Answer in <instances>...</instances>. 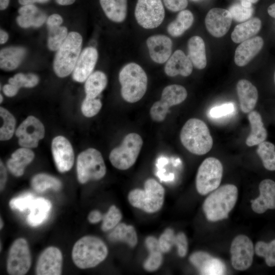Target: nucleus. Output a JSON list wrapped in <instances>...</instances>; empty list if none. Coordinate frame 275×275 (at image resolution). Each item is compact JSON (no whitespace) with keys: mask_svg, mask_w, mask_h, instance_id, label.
Here are the masks:
<instances>
[{"mask_svg":"<svg viewBox=\"0 0 275 275\" xmlns=\"http://www.w3.org/2000/svg\"><path fill=\"white\" fill-rule=\"evenodd\" d=\"M238 194L237 187L231 184H225L212 191L203 204L206 218L211 222L227 218L236 204Z\"/></svg>","mask_w":275,"mask_h":275,"instance_id":"f257e3e1","label":"nucleus"},{"mask_svg":"<svg viewBox=\"0 0 275 275\" xmlns=\"http://www.w3.org/2000/svg\"><path fill=\"white\" fill-rule=\"evenodd\" d=\"M108 249L104 241L94 236H85L74 244L72 258L75 265L79 268H93L106 258Z\"/></svg>","mask_w":275,"mask_h":275,"instance_id":"f03ea898","label":"nucleus"},{"mask_svg":"<svg viewBox=\"0 0 275 275\" xmlns=\"http://www.w3.org/2000/svg\"><path fill=\"white\" fill-rule=\"evenodd\" d=\"M180 139L183 146L190 153L202 155L212 148L213 140L206 123L197 118L188 120L182 127Z\"/></svg>","mask_w":275,"mask_h":275,"instance_id":"7ed1b4c3","label":"nucleus"},{"mask_svg":"<svg viewBox=\"0 0 275 275\" xmlns=\"http://www.w3.org/2000/svg\"><path fill=\"white\" fill-rule=\"evenodd\" d=\"M121 94L124 100L134 103L141 100L145 95L148 84V78L144 69L134 63L127 64L119 73Z\"/></svg>","mask_w":275,"mask_h":275,"instance_id":"20e7f679","label":"nucleus"},{"mask_svg":"<svg viewBox=\"0 0 275 275\" xmlns=\"http://www.w3.org/2000/svg\"><path fill=\"white\" fill-rule=\"evenodd\" d=\"M164 194L163 186L154 179L149 178L145 182L144 189L131 190L128 194V200L133 207L153 213L162 207Z\"/></svg>","mask_w":275,"mask_h":275,"instance_id":"39448f33","label":"nucleus"},{"mask_svg":"<svg viewBox=\"0 0 275 275\" xmlns=\"http://www.w3.org/2000/svg\"><path fill=\"white\" fill-rule=\"evenodd\" d=\"M82 38L75 32H71L57 50L53 61V69L59 77H65L73 72L79 56Z\"/></svg>","mask_w":275,"mask_h":275,"instance_id":"423d86ee","label":"nucleus"},{"mask_svg":"<svg viewBox=\"0 0 275 275\" xmlns=\"http://www.w3.org/2000/svg\"><path fill=\"white\" fill-rule=\"evenodd\" d=\"M143 144L142 138L139 134L132 132L127 134L121 145L110 152L109 159L112 164L120 170L129 169L136 162Z\"/></svg>","mask_w":275,"mask_h":275,"instance_id":"0eeeda50","label":"nucleus"},{"mask_svg":"<svg viewBox=\"0 0 275 275\" xmlns=\"http://www.w3.org/2000/svg\"><path fill=\"white\" fill-rule=\"evenodd\" d=\"M76 170L78 180L82 184L90 180H100L106 172L101 153L94 148L88 149L78 155Z\"/></svg>","mask_w":275,"mask_h":275,"instance_id":"6e6552de","label":"nucleus"},{"mask_svg":"<svg viewBox=\"0 0 275 275\" xmlns=\"http://www.w3.org/2000/svg\"><path fill=\"white\" fill-rule=\"evenodd\" d=\"M223 173L221 162L213 157L206 158L199 166L196 178L198 193L206 195L218 188Z\"/></svg>","mask_w":275,"mask_h":275,"instance_id":"1a4fd4ad","label":"nucleus"},{"mask_svg":"<svg viewBox=\"0 0 275 275\" xmlns=\"http://www.w3.org/2000/svg\"><path fill=\"white\" fill-rule=\"evenodd\" d=\"M187 96L186 90L181 85L174 84L167 86L162 92L161 99L154 102L151 107V118L156 122L163 121L169 108L182 103Z\"/></svg>","mask_w":275,"mask_h":275,"instance_id":"9d476101","label":"nucleus"},{"mask_svg":"<svg viewBox=\"0 0 275 275\" xmlns=\"http://www.w3.org/2000/svg\"><path fill=\"white\" fill-rule=\"evenodd\" d=\"M134 15L139 24L147 29L158 27L165 15L161 0H138Z\"/></svg>","mask_w":275,"mask_h":275,"instance_id":"9b49d317","label":"nucleus"},{"mask_svg":"<svg viewBox=\"0 0 275 275\" xmlns=\"http://www.w3.org/2000/svg\"><path fill=\"white\" fill-rule=\"evenodd\" d=\"M32 259L29 244L26 239L15 240L9 250L7 261V270L9 274L23 275L31 266Z\"/></svg>","mask_w":275,"mask_h":275,"instance_id":"f8f14e48","label":"nucleus"},{"mask_svg":"<svg viewBox=\"0 0 275 275\" xmlns=\"http://www.w3.org/2000/svg\"><path fill=\"white\" fill-rule=\"evenodd\" d=\"M255 252L253 243L247 236L239 235L232 240L231 247V261L233 267L243 271L251 266Z\"/></svg>","mask_w":275,"mask_h":275,"instance_id":"ddd939ff","label":"nucleus"},{"mask_svg":"<svg viewBox=\"0 0 275 275\" xmlns=\"http://www.w3.org/2000/svg\"><path fill=\"white\" fill-rule=\"evenodd\" d=\"M15 134L18 138V143L22 147L35 148L39 141L44 138L45 129L37 118L31 116L20 124Z\"/></svg>","mask_w":275,"mask_h":275,"instance_id":"4468645a","label":"nucleus"},{"mask_svg":"<svg viewBox=\"0 0 275 275\" xmlns=\"http://www.w3.org/2000/svg\"><path fill=\"white\" fill-rule=\"evenodd\" d=\"M63 257L61 251L54 246L45 249L40 255L36 266L37 275H60Z\"/></svg>","mask_w":275,"mask_h":275,"instance_id":"2eb2a0df","label":"nucleus"},{"mask_svg":"<svg viewBox=\"0 0 275 275\" xmlns=\"http://www.w3.org/2000/svg\"><path fill=\"white\" fill-rule=\"evenodd\" d=\"M51 150L58 171L61 173L69 171L73 165L74 155L69 141L63 136H56L52 141Z\"/></svg>","mask_w":275,"mask_h":275,"instance_id":"dca6fc26","label":"nucleus"},{"mask_svg":"<svg viewBox=\"0 0 275 275\" xmlns=\"http://www.w3.org/2000/svg\"><path fill=\"white\" fill-rule=\"evenodd\" d=\"M232 19L229 10L218 8H212L206 16V28L212 36L219 38L228 32Z\"/></svg>","mask_w":275,"mask_h":275,"instance_id":"f3484780","label":"nucleus"},{"mask_svg":"<svg viewBox=\"0 0 275 275\" xmlns=\"http://www.w3.org/2000/svg\"><path fill=\"white\" fill-rule=\"evenodd\" d=\"M189 260L201 274H223L226 270L221 260L206 252H195L190 256Z\"/></svg>","mask_w":275,"mask_h":275,"instance_id":"a211bd4d","label":"nucleus"},{"mask_svg":"<svg viewBox=\"0 0 275 275\" xmlns=\"http://www.w3.org/2000/svg\"><path fill=\"white\" fill-rule=\"evenodd\" d=\"M260 195L256 199L251 200L252 210L262 214L267 209H275V181L265 179L259 185Z\"/></svg>","mask_w":275,"mask_h":275,"instance_id":"6ab92c4d","label":"nucleus"},{"mask_svg":"<svg viewBox=\"0 0 275 275\" xmlns=\"http://www.w3.org/2000/svg\"><path fill=\"white\" fill-rule=\"evenodd\" d=\"M98 59V52L92 47L86 48L80 54L73 71L75 81L82 82L92 73Z\"/></svg>","mask_w":275,"mask_h":275,"instance_id":"aec40b11","label":"nucleus"},{"mask_svg":"<svg viewBox=\"0 0 275 275\" xmlns=\"http://www.w3.org/2000/svg\"><path fill=\"white\" fill-rule=\"evenodd\" d=\"M146 44L150 57L154 62L164 63L171 57L172 41L167 36L157 35L150 36L147 39Z\"/></svg>","mask_w":275,"mask_h":275,"instance_id":"412c9836","label":"nucleus"},{"mask_svg":"<svg viewBox=\"0 0 275 275\" xmlns=\"http://www.w3.org/2000/svg\"><path fill=\"white\" fill-rule=\"evenodd\" d=\"M263 44V40L260 36L241 42L235 50L234 62L236 65L240 67L247 65L260 51Z\"/></svg>","mask_w":275,"mask_h":275,"instance_id":"4be33fe9","label":"nucleus"},{"mask_svg":"<svg viewBox=\"0 0 275 275\" xmlns=\"http://www.w3.org/2000/svg\"><path fill=\"white\" fill-rule=\"evenodd\" d=\"M160 248L162 253H168L173 245H176L178 255L180 257H185L188 251L187 237L183 232L175 234L171 228H167L158 239Z\"/></svg>","mask_w":275,"mask_h":275,"instance_id":"5701e85b","label":"nucleus"},{"mask_svg":"<svg viewBox=\"0 0 275 275\" xmlns=\"http://www.w3.org/2000/svg\"><path fill=\"white\" fill-rule=\"evenodd\" d=\"M193 65L183 51L176 50L170 57L164 67V72L169 76L180 75L188 76L192 72Z\"/></svg>","mask_w":275,"mask_h":275,"instance_id":"b1692460","label":"nucleus"},{"mask_svg":"<svg viewBox=\"0 0 275 275\" xmlns=\"http://www.w3.org/2000/svg\"><path fill=\"white\" fill-rule=\"evenodd\" d=\"M241 111L249 113L256 106L258 99L256 87L246 79L239 80L236 85Z\"/></svg>","mask_w":275,"mask_h":275,"instance_id":"393cba45","label":"nucleus"},{"mask_svg":"<svg viewBox=\"0 0 275 275\" xmlns=\"http://www.w3.org/2000/svg\"><path fill=\"white\" fill-rule=\"evenodd\" d=\"M18 24L23 28H35L42 25L46 19V15L33 4L23 5L18 11Z\"/></svg>","mask_w":275,"mask_h":275,"instance_id":"a878e982","label":"nucleus"},{"mask_svg":"<svg viewBox=\"0 0 275 275\" xmlns=\"http://www.w3.org/2000/svg\"><path fill=\"white\" fill-rule=\"evenodd\" d=\"M248 119L251 131L246 139V145L252 147L266 141L268 133L260 114L256 111H252L249 113Z\"/></svg>","mask_w":275,"mask_h":275,"instance_id":"bb28decb","label":"nucleus"},{"mask_svg":"<svg viewBox=\"0 0 275 275\" xmlns=\"http://www.w3.org/2000/svg\"><path fill=\"white\" fill-rule=\"evenodd\" d=\"M51 209V204L48 200L42 197L35 198L29 208L28 223L32 227L41 225L47 219Z\"/></svg>","mask_w":275,"mask_h":275,"instance_id":"cd10ccee","label":"nucleus"},{"mask_svg":"<svg viewBox=\"0 0 275 275\" xmlns=\"http://www.w3.org/2000/svg\"><path fill=\"white\" fill-rule=\"evenodd\" d=\"M34 153L30 148L22 147L16 150L8 160L7 166L9 171L14 176H22L25 167L34 158Z\"/></svg>","mask_w":275,"mask_h":275,"instance_id":"c85d7f7f","label":"nucleus"},{"mask_svg":"<svg viewBox=\"0 0 275 275\" xmlns=\"http://www.w3.org/2000/svg\"><path fill=\"white\" fill-rule=\"evenodd\" d=\"M188 57L193 66L198 69H204L207 64L205 46L203 39L198 36L191 37L187 42Z\"/></svg>","mask_w":275,"mask_h":275,"instance_id":"c756f323","label":"nucleus"},{"mask_svg":"<svg viewBox=\"0 0 275 275\" xmlns=\"http://www.w3.org/2000/svg\"><path fill=\"white\" fill-rule=\"evenodd\" d=\"M261 28V20L257 17L251 18L235 27L231 39L235 43H241L258 34Z\"/></svg>","mask_w":275,"mask_h":275,"instance_id":"7c9ffc66","label":"nucleus"},{"mask_svg":"<svg viewBox=\"0 0 275 275\" xmlns=\"http://www.w3.org/2000/svg\"><path fill=\"white\" fill-rule=\"evenodd\" d=\"M26 54V50L21 47H9L0 52V67L6 71L15 69L20 64Z\"/></svg>","mask_w":275,"mask_h":275,"instance_id":"2f4dec72","label":"nucleus"},{"mask_svg":"<svg viewBox=\"0 0 275 275\" xmlns=\"http://www.w3.org/2000/svg\"><path fill=\"white\" fill-rule=\"evenodd\" d=\"M107 17L115 22H122L126 18L127 0H99Z\"/></svg>","mask_w":275,"mask_h":275,"instance_id":"473e14b6","label":"nucleus"},{"mask_svg":"<svg viewBox=\"0 0 275 275\" xmlns=\"http://www.w3.org/2000/svg\"><path fill=\"white\" fill-rule=\"evenodd\" d=\"M145 245L149 252V255L145 260L143 266L148 271H154L160 266L162 262V252L157 240L155 237L150 236L145 240Z\"/></svg>","mask_w":275,"mask_h":275,"instance_id":"72a5a7b5","label":"nucleus"},{"mask_svg":"<svg viewBox=\"0 0 275 275\" xmlns=\"http://www.w3.org/2000/svg\"><path fill=\"white\" fill-rule=\"evenodd\" d=\"M108 238L114 242H125L131 248L134 247L138 243V236L134 228L125 223L118 224L109 233Z\"/></svg>","mask_w":275,"mask_h":275,"instance_id":"f704fd0d","label":"nucleus"},{"mask_svg":"<svg viewBox=\"0 0 275 275\" xmlns=\"http://www.w3.org/2000/svg\"><path fill=\"white\" fill-rule=\"evenodd\" d=\"M107 84V77L103 72L97 71L92 73L87 79L85 84L86 97L96 98L105 89Z\"/></svg>","mask_w":275,"mask_h":275,"instance_id":"c9c22d12","label":"nucleus"},{"mask_svg":"<svg viewBox=\"0 0 275 275\" xmlns=\"http://www.w3.org/2000/svg\"><path fill=\"white\" fill-rule=\"evenodd\" d=\"M194 16L188 10H181L176 19L169 24L167 31L169 34L175 37L182 35L193 24Z\"/></svg>","mask_w":275,"mask_h":275,"instance_id":"e433bc0d","label":"nucleus"},{"mask_svg":"<svg viewBox=\"0 0 275 275\" xmlns=\"http://www.w3.org/2000/svg\"><path fill=\"white\" fill-rule=\"evenodd\" d=\"M33 189L39 193H42L48 189L58 191L62 188L60 180L46 174H38L34 176L31 180Z\"/></svg>","mask_w":275,"mask_h":275,"instance_id":"4c0bfd02","label":"nucleus"},{"mask_svg":"<svg viewBox=\"0 0 275 275\" xmlns=\"http://www.w3.org/2000/svg\"><path fill=\"white\" fill-rule=\"evenodd\" d=\"M256 152L264 168L270 171H275V145L265 141L258 145Z\"/></svg>","mask_w":275,"mask_h":275,"instance_id":"58836bf2","label":"nucleus"},{"mask_svg":"<svg viewBox=\"0 0 275 275\" xmlns=\"http://www.w3.org/2000/svg\"><path fill=\"white\" fill-rule=\"evenodd\" d=\"M0 116L3 120V125L0 129V140H8L14 132L16 121L13 116L2 107L0 108Z\"/></svg>","mask_w":275,"mask_h":275,"instance_id":"ea45409f","label":"nucleus"},{"mask_svg":"<svg viewBox=\"0 0 275 275\" xmlns=\"http://www.w3.org/2000/svg\"><path fill=\"white\" fill-rule=\"evenodd\" d=\"M255 252L257 256L265 259L267 266H275V239L269 243L258 241L255 246Z\"/></svg>","mask_w":275,"mask_h":275,"instance_id":"a19ab883","label":"nucleus"},{"mask_svg":"<svg viewBox=\"0 0 275 275\" xmlns=\"http://www.w3.org/2000/svg\"><path fill=\"white\" fill-rule=\"evenodd\" d=\"M49 29L47 46L52 51H57L62 45L68 34L65 26H56Z\"/></svg>","mask_w":275,"mask_h":275,"instance_id":"79ce46f5","label":"nucleus"},{"mask_svg":"<svg viewBox=\"0 0 275 275\" xmlns=\"http://www.w3.org/2000/svg\"><path fill=\"white\" fill-rule=\"evenodd\" d=\"M122 217L120 210L115 205H112L103 215L101 229L106 232L114 229L119 224Z\"/></svg>","mask_w":275,"mask_h":275,"instance_id":"37998d69","label":"nucleus"},{"mask_svg":"<svg viewBox=\"0 0 275 275\" xmlns=\"http://www.w3.org/2000/svg\"><path fill=\"white\" fill-rule=\"evenodd\" d=\"M38 77L33 73L27 74L17 73L9 79V84L16 86L19 89L21 87H34L38 84Z\"/></svg>","mask_w":275,"mask_h":275,"instance_id":"c03bdc74","label":"nucleus"},{"mask_svg":"<svg viewBox=\"0 0 275 275\" xmlns=\"http://www.w3.org/2000/svg\"><path fill=\"white\" fill-rule=\"evenodd\" d=\"M35 197L32 193H24L12 199L9 202V206L13 210L23 211L29 209Z\"/></svg>","mask_w":275,"mask_h":275,"instance_id":"a18cd8bd","label":"nucleus"},{"mask_svg":"<svg viewBox=\"0 0 275 275\" xmlns=\"http://www.w3.org/2000/svg\"><path fill=\"white\" fill-rule=\"evenodd\" d=\"M232 18L237 22H244L251 17L253 13V8H246L241 4H235L231 6L229 10Z\"/></svg>","mask_w":275,"mask_h":275,"instance_id":"49530a36","label":"nucleus"},{"mask_svg":"<svg viewBox=\"0 0 275 275\" xmlns=\"http://www.w3.org/2000/svg\"><path fill=\"white\" fill-rule=\"evenodd\" d=\"M102 107L99 99L90 98L86 97L81 105V111L87 117H92L98 114Z\"/></svg>","mask_w":275,"mask_h":275,"instance_id":"de8ad7c7","label":"nucleus"},{"mask_svg":"<svg viewBox=\"0 0 275 275\" xmlns=\"http://www.w3.org/2000/svg\"><path fill=\"white\" fill-rule=\"evenodd\" d=\"M234 111L233 103H227L212 108L209 114L213 118H219L232 114Z\"/></svg>","mask_w":275,"mask_h":275,"instance_id":"09e8293b","label":"nucleus"},{"mask_svg":"<svg viewBox=\"0 0 275 275\" xmlns=\"http://www.w3.org/2000/svg\"><path fill=\"white\" fill-rule=\"evenodd\" d=\"M166 7L172 12L184 10L188 5L187 0H163Z\"/></svg>","mask_w":275,"mask_h":275,"instance_id":"8fccbe9b","label":"nucleus"},{"mask_svg":"<svg viewBox=\"0 0 275 275\" xmlns=\"http://www.w3.org/2000/svg\"><path fill=\"white\" fill-rule=\"evenodd\" d=\"M63 22L62 17L58 14H53L49 16L46 21L48 28L60 26Z\"/></svg>","mask_w":275,"mask_h":275,"instance_id":"3c124183","label":"nucleus"},{"mask_svg":"<svg viewBox=\"0 0 275 275\" xmlns=\"http://www.w3.org/2000/svg\"><path fill=\"white\" fill-rule=\"evenodd\" d=\"M103 215L97 210H94L90 212L88 216V219L91 224H96L102 220Z\"/></svg>","mask_w":275,"mask_h":275,"instance_id":"603ef678","label":"nucleus"},{"mask_svg":"<svg viewBox=\"0 0 275 275\" xmlns=\"http://www.w3.org/2000/svg\"><path fill=\"white\" fill-rule=\"evenodd\" d=\"M19 89L16 86L10 84L5 85L3 88V92L8 97L15 96L17 93Z\"/></svg>","mask_w":275,"mask_h":275,"instance_id":"864d4df0","label":"nucleus"},{"mask_svg":"<svg viewBox=\"0 0 275 275\" xmlns=\"http://www.w3.org/2000/svg\"><path fill=\"white\" fill-rule=\"evenodd\" d=\"M7 181V171L2 162L1 161L0 164V188L1 190H3L5 188Z\"/></svg>","mask_w":275,"mask_h":275,"instance_id":"5fc2aeb1","label":"nucleus"},{"mask_svg":"<svg viewBox=\"0 0 275 275\" xmlns=\"http://www.w3.org/2000/svg\"><path fill=\"white\" fill-rule=\"evenodd\" d=\"M20 4L22 5H26L33 4L36 3H44L48 2L49 0H18Z\"/></svg>","mask_w":275,"mask_h":275,"instance_id":"6e6d98bb","label":"nucleus"},{"mask_svg":"<svg viewBox=\"0 0 275 275\" xmlns=\"http://www.w3.org/2000/svg\"><path fill=\"white\" fill-rule=\"evenodd\" d=\"M8 39V34L4 30L0 31V43L1 44H4L7 42Z\"/></svg>","mask_w":275,"mask_h":275,"instance_id":"4d7b16f0","label":"nucleus"},{"mask_svg":"<svg viewBox=\"0 0 275 275\" xmlns=\"http://www.w3.org/2000/svg\"><path fill=\"white\" fill-rule=\"evenodd\" d=\"M56 2L60 5H70L74 3L75 0H55Z\"/></svg>","mask_w":275,"mask_h":275,"instance_id":"13d9d810","label":"nucleus"},{"mask_svg":"<svg viewBox=\"0 0 275 275\" xmlns=\"http://www.w3.org/2000/svg\"><path fill=\"white\" fill-rule=\"evenodd\" d=\"M268 14L272 17L275 18V3L271 5L267 9Z\"/></svg>","mask_w":275,"mask_h":275,"instance_id":"bf43d9fd","label":"nucleus"},{"mask_svg":"<svg viewBox=\"0 0 275 275\" xmlns=\"http://www.w3.org/2000/svg\"><path fill=\"white\" fill-rule=\"evenodd\" d=\"M10 0H0V9L4 10L6 9L9 4Z\"/></svg>","mask_w":275,"mask_h":275,"instance_id":"052dcab7","label":"nucleus"},{"mask_svg":"<svg viewBox=\"0 0 275 275\" xmlns=\"http://www.w3.org/2000/svg\"><path fill=\"white\" fill-rule=\"evenodd\" d=\"M258 0H241V2H246L251 4H254L257 3Z\"/></svg>","mask_w":275,"mask_h":275,"instance_id":"680f3d73","label":"nucleus"},{"mask_svg":"<svg viewBox=\"0 0 275 275\" xmlns=\"http://www.w3.org/2000/svg\"><path fill=\"white\" fill-rule=\"evenodd\" d=\"M1 227H0V229H2L3 227V225H4V224H3V220L2 219V218L1 217Z\"/></svg>","mask_w":275,"mask_h":275,"instance_id":"e2e57ef3","label":"nucleus"},{"mask_svg":"<svg viewBox=\"0 0 275 275\" xmlns=\"http://www.w3.org/2000/svg\"><path fill=\"white\" fill-rule=\"evenodd\" d=\"M0 98H1L0 102L1 103L3 101V96L1 94L0 95Z\"/></svg>","mask_w":275,"mask_h":275,"instance_id":"0e129e2a","label":"nucleus"},{"mask_svg":"<svg viewBox=\"0 0 275 275\" xmlns=\"http://www.w3.org/2000/svg\"><path fill=\"white\" fill-rule=\"evenodd\" d=\"M274 84H275V71H274Z\"/></svg>","mask_w":275,"mask_h":275,"instance_id":"69168bd1","label":"nucleus"}]
</instances>
